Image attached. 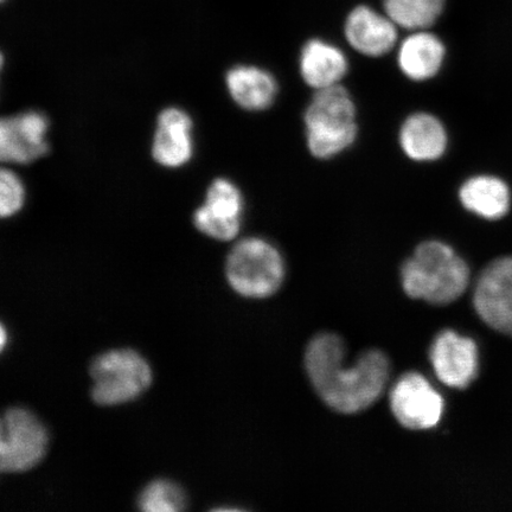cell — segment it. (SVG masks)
<instances>
[{
    "mask_svg": "<svg viewBox=\"0 0 512 512\" xmlns=\"http://www.w3.org/2000/svg\"><path fill=\"white\" fill-rule=\"evenodd\" d=\"M342 338L323 332L311 339L305 351L307 376L326 406L342 414H356L373 406L387 388L388 357L381 350H367L347 366Z\"/></svg>",
    "mask_w": 512,
    "mask_h": 512,
    "instance_id": "obj_1",
    "label": "cell"
},
{
    "mask_svg": "<svg viewBox=\"0 0 512 512\" xmlns=\"http://www.w3.org/2000/svg\"><path fill=\"white\" fill-rule=\"evenodd\" d=\"M467 262L447 243H420L401 268L403 291L408 297L432 305H448L463 296L470 285Z\"/></svg>",
    "mask_w": 512,
    "mask_h": 512,
    "instance_id": "obj_2",
    "label": "cell"
},
{
    "mask_svg": "<svg viewBox=\"0 0 512 512\" xmlns=\"http://www.w3.org/2000/svg\"><path fill=\"white\" fill-rule=\"evenodd\" d=\"M356 106L342 85L319 89L305 111L307 149L318 159L341 155L358 134Z\"/></svg>",
    "mask_w": 512,
    "mask_h": 512,
    "instance_id": "obj_3",
    "label": "cell"
},
{
    "mask_svg": "<svg viewBox=\"0 0 512 512\" xmlns=\"http://www.w3.org/2000/svg\"><path fill=\"white\" fill-rule=\"evenodd\" d=\"M228 283L240 296L264 299L277 293L285 279L283 255L271 242L247 238L236 243L226 262Z\"/></svg>",
    "mask_w": 512,
    "mask_h": 512,
    "instance_id": "obj_4",
    "label": "cell"
},
{
    "mask_svg": "<svg viewBox=\"0 0 512 512\" xmlns=\"http://www.w3.org/2000/svg\"><path fill=\"white\" fill-rule=\"evenodd\" d=\"M92 398L100 406H118L139 398L151 386L152 371L138 352L112 350L91 367Z\"/></svg>",
    "mask_w": 512,
    "mask_h": 512,
    "instance_id": "obj_5",
    "label": "cell"
},
{
    "mask_svg": "<svg viewBox=\"0 0 512 512\" xmlns=\"http://www.w3.org/2000/svg\"><path fill=\"white\" fill-rule=\"evenodd\" d=\"M48 447V433L27 409L10 408L0 424V470L17 473L41 462Z\"/></svg>",
    "mask_w": 512,
    "mask_h": 512,
    "instance_id": "obj_6",
    "label": "cell"
},
{
    "mask_svg": "<svg viewBox=\"0 0 512 512\" xmlns=\"http://www.w3.org/2000/svg\"><path fill=\"white\" fill-rule=\"evenodd\" d=\"M473 306L490 329L512 338V255L492 260L479 274Z\"/></svg>",
    "mask_w": 512,
    "mask_h": 512,
    "instance_id": "obj_7",
    "label": "cell"
},
{
    "mask_svg": "<svg viewBox=\"0 0 512 512\" xmlns=\"http://www.w3.org/2000/svg\"><path fill=\"white\" fill-rule=\"evenodd\" d=\"M390 408L401 426L424 431L439 424L445 402L425 376L412 371L394 384L390 392Z\"/></svg>",
    "mask_w": 512,
    "mask_h": 512,
    "instance_id": "obj_8",
    "label": "cell"
},
{
    "mask_svg": "<svg viewBox=\"0 0 512 512\" xmlns=\"http://www.w3.org/2000/svg\"><path fill=\"white\" fill-rule=\"evenodd\" d=\"M245 201L241 191L227 178L211 182L202 206L195 210L192 221L203 235L227 242L239 235Z\"/></svg>",
    "mask_w": 512,
    "mask_h": 512,
    "instance_id": "obj_9",
    "label": "cell"
},
{
    "mask_svg": "<svg viewBox=\"0 0 512 512\" xmlns=\"http://www.w3.org/2000/svg\"><path fill=\"white\" fill-rule=\"evenodd\" d=\"M430 360L435 375L447 387L466 389L477 379L478 345L457 331L444 330L434 338Z\"/></svg>",
    "mask_w": 512,
    "mask_h": 512,
    "instance_id": "obj_10",
    "label": "cell"
},
{
    "mask_svg": "<svg viewBox=\"0 0 512 512\" xmlns=\"http://www.w3.org/2000/svg\"><path fill=\"white\" fill-rule=\"evenodd\" d=\"M47 115L28 111L0 123V158L4 163L30 164L47 155Z\"/></svg>",
    "mask_w": 512,
    "mask_h": 512,
    "instance_id": "obj_11",
    "label": "cell"
},
{
    "mask_svg": "<svg viewBox=\"0 0 512 512\" xmlns=\"http://www.w3.org/2000/svg\"><path fill=\"white\" fill-rule=\"evenodd\" d=\"M192 127L190 115L182 108L169 107L160 112L152 140L153 159L168 169L187 165L194 156Z\"/></svg>",
    "mask_w": 512,
    "mask_h": 512,
    "instance_id": "obj_12",
    "label": "cell"
},
{
    "mask_svg": "<svg viewBox=\"0 0 512 512\" xmlns=\"http://www.w3.org/2000/svg\"><path fill=\"white\" fill-rule=\"evenodd\" d=\"M396 25L388 16L377 14L368 6L352 10L345 22V37L358 53L380 57L389 53L398 42Z\"/></svg>",
    "mask_w": 512,
    "mask_h": 512,
    "instance_id": "obj_13",
    "label": "cell"
},
{
    "mask_svg": "<svg viewBox=\"0 0 512 512\" xmlns=\"http://www.w3.org/2000/svg\"><path fill=\"white\" fill-rule=\"evenodd\" d=\"M400 146L414 162H434L445 155L448 145L443 123L430 113H414L400 128Z\"/></svg>",
    "mask_w": 512,
    "mask_h": 512,
    "instance_id": "obj_14",
    "label": "cell"
},
{
    "mask_svg": "<svg viewBox=\"0 0 512 512\" xmlns=\"http://www.w3.org/2000/svg\"><path fill=\"white\" fill-rule=\"evenodd\" d=\"M299 70L306 85L319 89L341 85L349 70V62L343 51L332 44L311 40L299 57Z\"/></svg>",
    "mask_w": 512,
    "mask_h": 512,
    "instance_id": "obj_15",
    "label": "cell"
},
{
    "mask_svg": "<svg viewBox=\"0 0 512 512\" xmlns=\"http://www.w3.org/2000/svg\"><path fill=\"white\" fill-rule=\"evenodd\" d=\"M226 86L235 104L249 112L267 110L278 95V83L274 76L255 66H236L229 69Z\"/></svg>",
    "mask_w": 512,
    "mask_h": 512,
    "instance_id": "obj_16",
    "label": "cell"
},
{
    "mask_svg": "<svg viewBox=\"0 0 512 512\" xmlns=\"http://www.w3.org/2000/svg\"><path fill=\"white\" fill-rule=\"evenodd\" d=\"M511 191L502 178L492 175L473 176L459 189L463 207L480 219L496 221L507 215L511 208Z\"/></svg>",
    "mask_w": 512,
    "mask_h": 512,
    "instance_id": "obj_17",
    "label": "cell"
},
{
    "mask_svg": "<svg viewBox=\"0 0 512 512\" xmlns=\"http://www.w3.org/2000/svg\"><path fill=\"white\" fill-rule=\"evenodd\" d=\"M446 49L438 36L424 30L406 38L399 50V67L403 75L416 82L433 79L443 68Z\"/></svg>",
    "mask_w": 512,
    "mask_h": 512,
    "instance_id": "obj_18",
    "label": "cell"
},
{
    "mask_svg": "<svg viewBox=\"0 0 512 512\" xmlns=\"http://www.w3.org/2000/svg\"><path fill=\"white\" fill-rule=\"evenodd\" d=\"M445 0H384L387 16L408 30H424L437 21Z\"/></svg>",
    "mask_w": 512,
    "mask_h": 512,
    "instance_id": "obj_19",
    "label": "cell"
},
{
    "mask_svg": "<svg viewBox=\"0 0 512 512\" xmlns=\"http://www.w3.org/2000/svg\"><path fill=\"white\" fill-rule=\"evenodd\" d=\"M138 505L146 512H178L185 509L187 499L177 484L159 479L146 486L139 496Z\"/></svg>",
    "mask_w": 512,
    "mask_h": 512,
    "instance_id": "obj_20",
    "label": "cell"
},
{
    "mask_svg": "<svg viewBox=\"0 0 512 512\" xmlns=\"http://www.w3.org/2000/svg\"><path fill=\"white\" fill-rule=\"evenodd\" d=\"M25 203V188L22 179L14 171L0 172V215L3 219L15 216Z\"/></svg>",
    "mask_w": 512,
    "mask_h": 512,
    "instance_id": "obj_21",
    "label": "cell"
},
{
    "mask_svg": "<svg viewBox=\"0 0 512 512\" xmlns=\"http://www.w3.org/2000/svg\"><path fill=\"white\" fill-rule=\"evenodd\" d=\"M6 331L5 329L3 328L2 329V347L4 348V345H5V341H6Z\"/></svg>",
    "mask_w": 512,
    "mask_h": 512,
    "instance_id": "obj_22",
    "label": "cell"
},
{
    "mask_svg": "<svg viewBox=\"0 0 512 512\" xmlns=\"http://www.w3.org/2000/svg\"><path fill=\"white\" fill-rule=\"evenodd\" d=\"M3 2H5V0H3Z\"/></svg>",
    "mask_w": 512,
    "mask_h": 512,
    "instance_id": "obj_23",
    "label": "cell"
}]
</instances>
